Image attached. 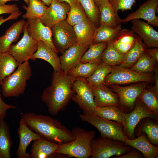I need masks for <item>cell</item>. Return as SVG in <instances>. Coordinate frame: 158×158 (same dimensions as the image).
<instances>
[{
    "label": "cell",
    "instance_id": "1",
    "mask_svg": "<svg viewBox=\"0 0 158 158\" xmlns=\"http://www.w3.org/2000/svg\"><path fill=\"white\" fill-rule=\"evenodd\" d=\"M74 78L61 70L54 71L50 85L43 91L42 100L53 116L63 110L71 99Z\"/></svg>",
    "mask_w": 158,
    "mask_h": 158
},
{
    "label": "cell",
    "instance_id": "2",
    "mask_svg": "<svg viewBox=\"0 0 158 158\" xmlns=\"http://www.w3.org/2000/svg\"><path fill=\"white\" fill-rule=\"evenodd\" d=\"M21 119L32 131L49 141L61 144L75 139L71 131L59 120L49 116L29 112L23 114Z\"/></svg>",
    "mask_w": 158,
    "mask_h": 158
},
{
    "label": "cell",
    "instance_id": "3",
    "mask_svg": "<svg viewBox=\"0 0 158 158\" xmlns=\"http://www.w3.org/2000/svg\"><path fill=\"white\" fill-rule=\"evenodd\" d=\"M71 132L75 139L71 142L60 144L55 153L63 154L68 157H90L92 153L91 141L96 135L95 132L87 130L78 127L73 128Z\"/></svg>",
    "mask_w": 158,
    "mask_h": 158
},
{
    "label": "cell",
    "instance_id": "4",
    "mask_svg": "<svg viewBox=\"0 0 158 158\" xmlns=\"http://www.w3.org/2000/svg\"><path fill=\"white\" fill-rule=\"evenodd\" d=\"M32 75L31 67L28 61L20 64L16 70L3 80L1 85L3 96L18 97L23 95L27 81Z\"/></svg>",
    "mask_w": 158,
    "mask_h": 158
},
{
    "label": "cell",
    "instance_id": "5",
    "mask_svg": "<svg viewBox=\"0 0 158 158\" xmlns=\"http://www.w3.org/2000/svg\"><path fill=\"white\" fill-rule=\"evenodd\" d=\"M81 120L95 127L99 131L101 137L125 142L127 138L124 133L122 124L107 120L94 113L81 114Z\"/></svg>",
    "mask_w": 158,
    "mask_h": 158
},
{
    "label": "cell",
    "instance_id": "6",
    "mask_svg": "<svg viewBox=\"0 0 158 158\" xmlns=\"http://www.w3.org/2000/svg\"><path fill=\"white\" fill-rule=\"evenodd\" d=\"M71 99L82 110L83 113H94L97 108L91 86L86 78L78 77L74 80Z\"/></svg>",
    "mask_w": 158,
    "mask_h": 158
},
{
    "label": "cell",
    "instance_id": "7",
    "mask_svg": "<svg viewBox=\"0 0 158 158\" xmlns=\"http://www.w3.org/2000/svg\"><path fill=\"white\" fill-rule=\"evenodd\" d=\"M91 144L92 152L91 158H108L122 155L131 147L124 142L101 137L93 138Z\"/></svg>",
    "mask_w": 158,
    "mask_h": 158
},
{
    "label": "cell",
    "instance_id": "8",
    "mask_svg": "<svg viewBox=\"0 0 158 158\" xmlns=\"http://www.w3.org/2000/svg\"><path fill=\"white\" fill-rule=\"evenodd\" d=\"M154 79V77L150 74L114 66H112L111 72L106 76L104 82L105 85H110L139 82L149 83L152 82Z\"/></svg>",
    "mask_w": 158,
    "mask_h": 158
},
{
    "label": "cell",
    "instance_id": "9",
    "mask_svg": "<svg viewBox=\"0 0 158 158\" xmlns=\"http://www.w3.org/2000/svg\"><path fill=\"white\" fill-rule=\"evenodd\" d=\"M51 29L52 41L58 52L62 54L77 42L73 27L66 20L58 22L53 26Z\"/></svg>",
    "mask_w": 158,
    "mask_h": 158
},
{
    "label": "cell",
    "instance_id": "10",
    "mask_svg": "<svg viewBox=\"0 0 158 158\" xmlns=\"http://www.w3.org/2000/svg\"><path fill=\"white\" fill-rule=\"evenodd\" d=\"M147 84L143 82L125 86L113 84L110 90L118 95L119 106L124 113H129L133 109L137 99Z\"/></svg>",
    "mask_w": 158,
    "mask_h": 158
},
{
    "label": "cell",
    "instance_id": "11",
    "mask_svg": "<svg viewBox=\"0 0 158 158\" xmlns=\"http://www.w3.org/2000/svg\"><path fill=\"white\" fill-rule=\"evenodd\" d=\"M28 23L27 20L23 30V37L17 43L12 44L8 51L19 64L28 61L36 51L38 46L39 41L32 38L28 33Z\"/></svg>",
    "mask_w": 158,
    "mask_h": 158
},
{
    "label": "cell",
    "instance_id": "12",
    "mask_svg": "<svg viewBox=\"0 0 158 158\" xmlns=\"http://www.w3.org/2000/svg\"><path fill=\"white\" fill-rule=\"evenodd\" d=\"M125 124L123 130L128 139L135 138L134 130L135 127L141 120L150 117L158 120V116L150 111L137 98L132 111L129 113H123Z\"/></svg>",
    "mask_w": 158,
    "mask_h": 158
},
{
    "label": "cell",
    "instance_id": "13",
    "mask_svg": "<svg viewBox=\"0 0 158 158\" xmlns=\"http://www.w3.org/2000/svg\"><path fill=\"white\" fill-rule=\"evenodd\" d=\"M158 6V0H147L135 11L121 19V23H126L133 20L141 19L146 20L150 25L158 27V17L156 14Z\"/></svg>",
    "mask_w": 158,
    "mask_h": 158
},
{
    "label": "cell",
    "instance_id": "14",
    "mask_svg": "<svg viewBox=\"0 0 158 158\" xmlns=\"http://www.w3.org/2000/svg\"><path fill=\"white\" fill-rule=\"evenodd\" d=\"M27 19V30L29 35L39 42H43L58 53L52 41L51 28L45 25L40 18Z\"/></svg>",
    "mask_w": 158,
    "mask_h": 158
},
{
    "label": "cell",
    "instance_id": "15",
    "mask_svg": "<svg viewBox=\"0 0 158 158\" xmlns=\"http://www.w3.org/2000/svg\"><path fill=\"white\" fill-rule=\"evenodd\" d=\"M70 8L66 3L53 0L44 15L40 18L45 25L51 28L58 22L66 20Z\"/></svg>",
    "mask_w": 158,
    "mask_h": 158
},
{
    "label": "cell",
    "instance_id": "16",
    "mask_svg": "<svg viewBox=\"0 0 158 158\" xmlns=\"http://www.w3.org/2000/svg\"><path fill=\"white\" fill-rule=\"evenodd\" d=\"M130 21L131 30L140 37L147 47L158 48V32L151 25L138 19Z\"/></svg>",
    "mask_w": 158,
    "mask_h": 158
},
{
    "label": "cell",
    "instance_id": "17",
    "mask_svg": "<svg viewBox=\"0 0 158 158\" xmlns=\"http://www.w3.org/2000/svg\"><path fill=\"white\" fill-rule=\"evenodd\" d=\"M90 45L77 42L66 50L60 56L61 70L68 71L80 62L81 57Z\"/></svg>",
    "mask_w": 158,
    "mask_h": 158
},
{
    "label": "cell",
    "instance_id": "18",
    "mask_svg": "<svg viewBox=\"0 0 158 158\" xmlns=\"http://www.w3.org/2000/svg\"><path fill=\"white\" fill-rule=\"evenodd\" d=\"M19 135V142L16 152L18 158H30V154L27 153L26 149L28 145L32 141L41 138L38 133H35L31 129L24 121L20 119L19 127L17 130Z\"/></svg>",
    "mask_w": 158,
    "mask_h": 158
},
{
    "label": "cell",
    "instance_id": "19",
    "mask_svg": "<svg viewBox=\"0 0 158 158\" xmlns=\"http://www.w3.org/2000/svg\"><path fill=\"white\" fill-rule=\"evenodd\" d=\"M73 28L77 42L89 45L93 43L97 27L88 18Z\"/></svg>",
    "mask_w": 158,
    "mask_h": 158
},
{
    "label": "cell",
    "instance_id": "20",
    "mask_svg": "<svg viewBox=\"0 0 158 158\" xmlns=\"http://www.w3.org/2000/svg\"><path fill=\"white\" fill-rule=\"evenodd\" d=\"M57 54L43 42L40 41L36 51L30 59L33 61L37 59L44 60L51 66L54 71H60L61 70V61Z\"/></svg>",
    "mask_w": 158,
    "mask_h": 158
},
{
    "label": "cell",
    "instance_id": "21",
    "mask_svg": "<svg viewBox=\"0 0 158 158\" xmlns=\"http://www.w3.org/2000/svg\"><path fill=\"white\" fill-rule=\"evenodd\" d=\"M25 21L21 20L13 23L0 37V53L7 52L11 45L17 42L23 32Z\"/></svg>",
    "mask_w": 158,
    "mask_h": 158
},
{
    "label": "cell",
    "instance_id": "22",
    "mask_svg": "<svg viewBox=\"0 0 158 158\" xmlns=\"http://www.w3.org/2000/svg\"><path fill=\"white\" fill-rule=\"evenodd\" d=\"M145 133L149 142L154 145H158V123L157 120L147 117L140 121L134 130V135L139 136Z\"/></svg>",
    "mask_w": 158,
    "mask_h": 158
},
{
    "label": "cell",
    "instance_id": "23",
    "mask_svg": "<svg viewBox=\"0 0 158 158\" xmlns=\"http://www.w3.org/2000/svg\"><path fill=\"white\" fill-rule=\"evenodd\" d=\"M125 142L127 145L138 150L146 158L158 157V146L151 143L144 133H142L137 138H127Z\"/></svg>",
    "mask_w": 158,
    "mask_h": 158
},
{
    "label": "cell",
    "instance_id": "24",
    "mask_svg": "<svg viewBox=\"0 0 158 158\" xmlns=\"http://www.w3.org/2000/svg\"><path fill=\"white\" fill-rule=\"evenodd\" d=\"M137 37L131 30L121 29L111 41L117 51L125 54L135 43Z\"/></svg>",
    "mask_w": 158,
    "mask_h": 158
},
{
    "label": "cell",
    "instance_id": "25",
    "mask_svg": "<svg viewBox=\"0 0 158 158\" xmlns=\"http://www.w3.org/2000/svg\"><path fill=\"white\" fill-rule=\"evenodd\" d=\"M90 86L94 93L97 107L109 106H119L118 95L113 92L106 85L101 87Z\"/></svg>",
    "mask_w": 158,
    "mask_h": 158
},
{
    "label": "cell",
    "instance_id": "26",
    "mask_svg": "<svg viewBox=\"0 0 158 158\" xmlns=\"http://www.w3.org/2000/svg\"><path fill=\"white\" fill-rule=\"evenodd\" d=\"M59 145L41 137L34 141L30 154L32 158H49L55 152Z\"/></svg>",
    "mask_w": 158,
    "mask_h": 158
},
{
    "label": "cell",
    "instance_id": "27",
    "mask_svg": "<svg viewBox=\"0 0 158 158\" xmlns=\"http://www.w3.org/2000/svg\"><path fill=\"white\" fill-rule=\"evenodd\" d=\"M147 49L141 39L137 35L135 43L125 54L123 61L118 66L126 68H130L146 52Z\"/></svg>",
    "mask_w": 158,
    "mask_h": 158
},
{
    "label": "cell",
    "instance_id": "28",
    "mask_svg": "<svg viewBox=\"0 0 158 158\" xmlns=\"http://www.w3.org/2000/svg\"><path fill=\"white\" fill-rule=\"evenodd\" d=\"M98 8L100 13L99 25L115 28L121 25V19L116 14L109 1L103 4Z\"/></svg>",
    "mask_w": 158,
    "mask_h": 158
},
{
    "label": "cell",
    "instance_id": "29",
    "mask_svg": "<svg viewBox=\"0 0 158 158\" xmlns=\"http://www.w3.org/2000/svg\"><path fill=\"white\" fill-rule=\"evenodd\" d=\"M13 145L10 129L4 119L0 120V158H10Z\"/></svg>",
    "mask_w": 158,
    "mask_h": 158
},
{
    "label": "cell",
    "instance_id": "30",
    "mask_svg": "<svg viewBox=\"0 0 158 158\" xmlns=\"http://www.w3.org/2000/svg\"><path fill=\"white\" fill-rule=\"evenodd\" d=\"M94 113L103 118L121 123L123 126L125 125L124 112L120 106L97 107Z\"/></svg>",
    "mask_w": 158,
    "mask_h": 158
},
{
    "label": "cell",
    "instance_id": "31",
    "mask_svg": "<svg viewBox=\"0 0 158 158\" xmlns=\"http://www.w3.org/2000/svg\"><path fill=\"white\" fill-rule=\"evenodd\" d=\"M19 64L8 52L0 53V85L3 80L13 73Z\"/></svg>",
    "mask_w": 158,
    "mask_h": 158
},
{
    "label": "cell",
    "instance_id": "32",
    "mask_svg": "<svg viewBox=\"0 0 158 158\" xmlns=\"http://www.w3.org/2000/svg\"><path fill=\"white\" fill-rule=\"evenodd\" d=\"M112 68V66L101 62L92 75L86 79L91 86L96 87L104 86L105 85L104 82V79L111 72Z\"/></svg>",
    "mask_w": 158,
    "mask_h": 158
},
{
    "label": "cell",
    "instance_id": "33",
    "mask_svg": "<svg viewBox=\"0 0 158 158\" xmlns=\"http://www.w3.org/2000/svg\"><path fill=\"white\" fill-rule=\"evenodd\" d=\"M125 54L114 47L111 41L107 42V46L102 55V61L111 66L120 64L123 61Z\"/></svg>",
    "mask_w": 158,
    "mask_h": 158
},
{
    "label": "cell",
    "instance_id": "34",
    "mask_svg": "<svg viewBox=\"0 0 158 158\" xmlns=\"http://www.w3.org/2000/svg\"><path fill=\"white\" fill-rule=\"evenodd\" d=\"M22 7L25 10V13L22 15L23 19L40 18L45 13L48 8L40 0H29V5H23Z\"/></svg>",
    "mask_w": 158,
    "mask_h": 158
},
{
    "label": "cell",
    "instance_id": "35",
    "mask_svg": "<svg viewBox=\"0 0 158 158\" xmlns=\"http://www.w3.org/2000/svg\"><path fill=\"white\" fill-rule=\"evenodd\" d=\"M107 45V42L93 43L85 52L80 60L81 63L97 62H102L101 58L102 53Z\"/></svg>",
    "mask_w": 158,
    "mask_h": 158
},
{
    "label": "cell",
    "instance_id": "36",
    "mask_svg": "<svg viewBox=\"0 0 158 158\" xmlns=\"http://www.w3.org/2000/svg\"><path fill=\"white\" fill-rule=\"evenodd\" d=\"M99 63L80 62L70 69L67 74L75 78L78 77L87 78L93 73Z\"/></svg>",
    "mask_w": 158,
    "mask_h": 158
},
{
    "label": "cell",
    "instance_id": "37",
    "mask_svg": "<svg viewBox=\"0 0 158 158\" xmlns=\"http://www.w3.org/2000/svg\"><path fill=\"white\" fill-rule=\"evenodd\" d=\"M121 29V25L115 28L106 25H99L97 28L93 43L108 42L111 41Z\"/></svg>",
    "mask_w": 158,
    "mask_h": 158
},
{
    "label": "cell",
    "instance_id": "38",
    "mask_svg": "<svg viewBox=\"0 0 158 158\" xmlns=\"http://www.w3.org/2000/svg\"><path fill=\"white\" fill-rule=\"evenodd\" d=\"M87 18L80 4L76 1L70 5L69 10L68 13L66 20L73 27L83 21Z\"/></svg>",
    "mask_w": 158,
    "mask_h": 158
},
{
    "label": "cell",
    "instance_id": "39",
    "mask_svg": "<svg viewBox=\"0 0 158 158\" xmlns=\"http://www.w3.org/2000/svg\"><path fill=\"white\" fill-rule=\"evenodd\" d=\"M158 96L150 90L146 88L138 98L147 109L158 116Z\"/></svg>",
    "mask_w": 158,
    "mask_h": 158
},
{
    "label": "cell",
    "instance_id": "40",
    "mask_svg": "<svg viewBox=\"0 0 158 158\" xmlns=\"http://www.w3.org/2000/svg\"><path fill=\"white\" fill-rule=\"evenodd\" d=\"M83 7L88 18L97 27L99 26L100 13L94 0H76Z\"/></svg>",
    "mask_w": 158,
    "mask_h": 158
},
{
    "label": "cell",
    "instance_id": "41",
    "mask_svg": "<svg viewBox=\"0 0 158 158\" xmlns=\"http://www.w3.org/2000/svg\"><path fill=\"white\" fill-rule=\"evenodd\" d=\"M156 61L146 52L143 54L130 69L141 73L152 71Z\"/></svg>",
    "mask_w": 158,
    "mask_h": 158
},
{
    "label": "cell",
    "instance_id": "42",
    "mask_svg": "<svg viewBox=\"0 0 158 158\" xmlns=\"http://www.w3.org/2000/svg\"><path fill=\"white\" fill-rule=\"evenodd\" d=\"M136 0H109L116 14L118 15V11L120 10L123 12L131 10L132 6L136 3Z\"/></svg>",
    "mask_w": 158,
    "mask_h": 158
},
{
    "label": "cell",
    "instance_id": "43",
    "mask_svg": "<svg viewBox=\"0 0 158 158\" xmlns=\"http://www.w3.org/2000/svg\"><path fill=\"white\" fill-rule=\"evenodd\" d=\"M138 150L133 148L125 154L119 156H114L113 158H143L144 155Z\"/></svg>",
    "mask_w": 158,
    "mask_h": 158
},
{
    "label": "cell",
    "instance_id": "44",
    "mask_svg": "<svg viewBox=\"0 0 158 158\" xmlns=\"http://www.w3.org/2000/svg\"><path fill=\"white\" fill-rule=\"evenodd\" d=\"M0 85V120L5 118L7 111L11 109L16 108V107L11 105L8 104L2 100L1 93Z\"/></svg>",
    "mask_w": 158,
    "mask_h": 158
},
{
    "label": "cell",
    "instance_id": "45",
    "mask_svg": "<svg viewBox=\"0 0 158 158\" xmlns=\"http://www.w3.org/2000/svg\"><path fill=\"white\" fill-rule=\"evenodd\" d=\"M19 10V8L16 4L12 5L0 4V15L3 14H11Z\"/></svg>",
    "mask_w": 158,
    "mask_h": 158
},
{
    "label": "cell",
    "instance_id": "46",
    "mask_svg": "<svg viewBox=\"0 0 158 158\" xmlns=\"http://www.w3.org/2000/svg\"><path fill=\"white\" fill-rule=\"evenodd\" d=\"M22 13V12L20 10L11 13L7 18L5 19L3 16H0V26L7 21L17 19Z\"/></svg>",
    "mask_w": 158,
    "mask_h": 158
},
{
    "label": "cell",
    "instance_id": "47",
    "mask_svg": "<svg viewBox=\"0 0 158 158\" xmlns=\"http://www.w3.org/2000/svg\"><path fill=\"white\" fill-rule=\"evenodd\" d=\"M146 52L156 62L158 61V49L157 47L152 49H147Z\"/></svg>",
    "mask_w": 158,
    "mask_h": 158
},
{
    "label": "cell",
    "instance_id": "48",
    "mask_svg": "<svg viewBox=\"0 0 158 158\" xmlns=\"http://www.w3.org/2000/svg\"><path fill=\"white\" fill-rule=\"evenodd\" d=\"M154 74L155 84L151 89H150L158 96V72L157 68L156 69L155 71Z\"/></svg>",
    "mask_w": 158,
    "mask_h": 158
},
{
    "label": "cell",
    "instance_id": "49",
    "mask_svg": "<svg viewBox=\"0 0 158 158\" xmlns=\"http://www.w3.org/2000/svg\"><path fill=\"white\" fill-rule=\"evenodd\" d=\"M109 1V0H94L96 5L98 8L103 4Z\"/></svg>",
    "mask_w": 158,
    "mask_h": 158
},
{
    "label": "cell",
    "instance_id": "50",
    "mask_svg": "<svg viewBox=\"0 0 158 158\" xmlns=\"http://www.w3.org/2000/svg\"><path fill=\"white\" fill-rule=\"evenodd\" d=\"M19 0H0V4L4 5L6 4H5L8 1H18ZM26 4L27 6L29 5V0H23Z\"/></svg>",
    "mask_w": 158,
    "mask_h": 158
},
{
    "label": "cell",
    "instance_id": "51",
    "mask_svg": "<svg viewBox=\"0 0 158 158\" xmlns=\"http://www.w3.org/2000/svg\"><path fill=\"white\" fill-rule=\"evenodd\" d=\"M61 2H65L70 6L74 3L76 0H57Z\"/></svg>",
    "mask_w": 158,
    "mask_h": 158
},
{
    "label": "cell",
    "instance_id": "52",
    "mask_svg": "<svg viewBox=\"0 0 158 158\" xmlns=\"http://www.w3.org/2000/svg\"><path fill=\"white\" fill-rule=\"evenodd\" d=\"M47 6H49L53 0H40Z\"/></svg>",
    "mask_w": 158,
    "mask_h": 158
}]
</instances>
